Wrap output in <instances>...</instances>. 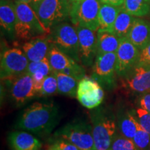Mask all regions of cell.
<instances>
[{
	"label": "cell",
	"instance_id": "cell-1",
	"mask_svg": "<svg viewBox=\"0 0 150 150\" xmlns=\"http://www.w3.org/2000/svg\"><path fill=\"white\" fill-rule=\"evenodd\" d=\"M61 119L58 105L51 102H36L22 110L16 123V128L40 136H48Z\"/></svg>",
	"mask_w": 150,
	"mask_h": 150
},
{
	"label": "cell",
	"instance_id": "cell-2",
	"mask_svg": "<svg viewBox=\"0 0 150 150\" xmlns=\"http://www.w3.org/2000/svg\"><path fill=\"white\" fill-rule=\"evenodd\" d=\"M95 150H110L117 134L115 112L107 106H99L90 113Z\"/></svg>",
	"mask_w": 150,
	"mask_h": 150
},
{
	"label": "cell",
	"instance_id": "cell-3",
	"mask_svg": "<svg viewBox=\"0 0 150 150\" xmlns=\"http://www.w3.org/2000/svg\"><path fill=\"white\" fill-rule=\"evenodd\" d=\"M31 6L48 33L56 24L70 18L72 5L67 0H42Z\"/></svg>",
	"mask_w": 150,
	"mask_h": 150
},
{
	"label": "cell",
	"instance_id": "cell-4",
	"mask_svg": "<svg viewBox=\"0 0 150 150\" xmlns=\"http://www.w3.org/2000/svg\"><path fill=\"white\" fill-rule=\"evenodd\" d=\"M54 137L63 138L81 150H95L93 127L85 119H74L58 129Z\"/></svg>",
	"mask_w": 150,
	"mask_h": 150
},
{
	"label": "cell",
	"instance_id": "cell-5",
	"mask_svg": "<svg viewBox=\"0 0 150 150\" xmlns=\"http://www.w3.org/2000/svg\"><path fill=\"white\" fill-rule=\"evenodd\" d=\"M16 13V38L29 40L32 38L48 33L43 27L36 13L29 4L15 1Z\"/></svg>",
	"mask_w": 150,
	"mask_h": 150
},
{
	"label": "cell",
	"instance_id": "cell-6",
	"mask_svg": "<svg viewBox=\"0 0 150 150\" xmlns=\"http://www.w3.org/2000/svg\"><path fill=\"white\" fill-rule=\"evenodd\" d=\"M49 35L52 44L75 61L81 63L79 36L76 27L67 22H61L52 28Z\"/></svg>",
	"mask_w": 150,
	"mask_h": 150
},
{
	"label": "cell",
	"instance_id": "cell-7",
	"mask_svg": "<svg viewBox=\"0 0 150 150\" xmlns=\"http://www.w3.org/2000/svg\"><path fill=\"white\" fill-rule=\"evenodd\" d=\"M116 58V52L97 54L93 65L91 77L106 91H111L117 86Z\"/></svg>",
	"mask_w": 150,
	"mask_h": 150
},
{
	"label": "cell",
	"instance_id": "cell-8",
	"mask_svg": "<svg viewBox=\"0 0 150 150\" xmlns=\"http://www.w3.org/2000/svg\"><path fill=\"white\" fill-rule=\"evenodd\" d=\"M100 0H80L72 5L70 20L75 26L97 31L99 29V13Z\"/></svg>",
	"mask_w": 150,
	"mask_h": 150
},
{
	"label": "cell",
	"instance_id": "cell-9",
	"mask_svg": "<svg viewBox=\"0 0 150 150\" xmlns=\"http://www.w3.org/2000/svg\"><path fill=\"white\" fill-rule=\"evenodd\" d=\"M3 81L6 86L9 99L16 107H21L37 97L32 76L28 73Z\"/></svg>",
	"mask_w": 150,
	"mask_h": 150
},
{
	"label": "cell",
	"instance_id": "cell-10",
	"mask_svg": "<svg viewBox=\"0 0 150 150\" xmlns=\"http://www.w3.org/2000/svg\"><path fill=\"white\" fill-rule=\"evenodd\" d=\"M29 61L23 50L11 48L1 54V81L15 78L27 73Z\"/></svg>",
	"mask_w": 150,
	"mask_h": 150
},
{
	"label": "cell",
	"instance_id": "cell-11",
	"mask_svg": "<svg viewBox=\"0 0 150 150\" xmlns=\"http://www.w3.org/2000/svg\"><path fill=\"white\" fill-rule=\"evenodd\" d=\"M120 81L123 89L129 93L140 95L150 91V64L138 63Z\"/></svg>",
	"mask_w": 150,
	"mask_h": 150
},
{
	"label": "cell",
	"instance_id": "cell-12",
	"mask_svg": "<svg viewBox=\"0 0 150 150\" xmlns=\"http://www.w3.org/2000/svg\"><path fill=\"white\" fill-rule=\"evenodd\" d=\"M104 98V88L97 81L88 76L79 81L76 99L83 107L93 110L100 106Z\"/></svg>",
	"mask_w": 150,
	"mask_h": 150
},
{
	"label": "cell",
	"instance_id": "cell-13",
	"mask_svg": "<svg viewBox=\"0 0 150 150\" xmlns=\"http://www.w3.org/2000/svg\"><path fill=\"white\" fill-rule=\"evenodd\" d=\"M140 50L127 37L122 38L116 52V72L120 79L125 76L139 61Z\"/></svg>",
	"mask_w": 150,
	"mask_h": 150
},
{
	"label": "cell",
	"instance_id": "cell-14",
	"mask_svg": "<svg viewBox=\"0 0 150 150\" xmlns=\"http://www.w3.org/2000/svg\"><path fill=\"white\" fill-rule=\"evenodd\" d=\"M76 29L79 36L81 63L84 67H91L97 56V31L81 26H76Z\"/></svg>",
	"mask_w": 150,
	"mask_h": 150
},
{
	"label": "cell",
	"instance_id": "cell-15",
	"mask_svg": "<svg viewBox=\"0 0 150 150\" xmlns=\"http://www.w3.org/2000/svg\"><path fill=\"white\" fill-rule=\"evenodd\" d=\"M51 41L49 33L32 38L22 46V50L29 62L40 61L47 58Z\"/></svg>",
	"mask_w": 150,
	"mask_h": 150
},
{
	"label": "cell",
	"instance_id": "cell-16",
	"mask_svg": "<svg viewBox=\"0 0 150 150\" xmlns=\"http://www.w3.org/2000/svg\"><path fill=\"white\" fill-rule=\"evenodd\" d=\"M8 141L11 150H40L42 143L31 133L16 130L9 133Z\"/></svg>",
	"mask_w": 150,
	"mask_h": 150
},
{
	"label": "cell",
	"instance_id": "cell-17",
	"mask_svg": "<svg viewBox=\"0 0 150 150\" xmlns=\"http://www.w3.org/2000/svg\"><path fill=\"white\" fill-rule=\"evenodd\" d=\"M115 115L118 132L126 138L133 139L139 124L132 110L125 106H119L115 111Z\"/></svg>",
	"mask_w": 150,
	"mask_h": 150
},
{
	"label": "cell",
	"instance_id": "cell-18",
	"mask_svg": "<svg viewBox=\"0 0 150 150\" xmlns=\"http://www.w3.org/2000/svg\"><path fill=\"white\" fill-rule=\"evenodd\" d=\"M16 13L15 4L12 1H0V24L1 30L11 40L16 38Z\"/></svg>",
	"mask_w": 150,
	"mask_h": 150
},
{
	"label": "cell",
	"instance_id": "cell-19",
	"mask_svg": "<svg viewBox=\"0 0 150 150\" xmlns=\"http://www.w3.org/2000/svg\"><path fill=\"white\" fill-rule=\"evenodd\" d=\"M127 38L141 50L150 42V22L136 18Z\"/></svg>",
	"mask_w": 150,
	"mask_h": 150
},
{
	"label": "cell",
	"instance_id": "cell-20",
	"mask_svg": "<svg viewBox=\"0 0 150 150\" xmlns=\"http://www.w3.org/2000/svg\"><path fill=\"white\" fill-rule=\"evenodd\" d=\"M47 59L53 72H62L78 63L64 52L61 51L52 42L48 52Z\"/></svg>",
	"mask_w": 150,
	"mask_h": 150
},
{
	"label": "cell",
	"instance_id": "cell-21",
	"mask_svg": "<svg viewBox=\"0 0 150 150\" xmlns=\"http://www.w3.org/2000/svg\"><path fill=\"white\" fill-rule=\"evenodd\" d=\"M97 38V54L117 52L120 43L121 38L109 31L98 30Z\"/></svg>",
	"mask_w": 150,
	"mask_h": 150
},
{
	"label": "cell",
	"instance_id": "cell-22",
	"mask_svg": "<svg viewBox=\"0 0 150 150\" xmlns=\"http://www.w3.org/2000/svg\"><path fill=\"white\" fill-rule=\"evenodd\" d=\"M120 7L102 3L99 13V30L112 33L114 24L120 11Z\"/></svg>",
	"mask_w": 150,
	"mask_h": 150
},
{
	"label": "cell",
	"instance_id": "cell-23",
	"mask_svg": "<svg viewBox=\"0 0 150 150\" xmlns=\"http://www.w3.org/2000/svg\"><path fill=\"white\" fill-rule=\"evenodd\" d=\"M58 83V93L71 98H76L78 85L79 81L65 73L54 72Z\"/></svg>",
	"mask_w": 150,
	"mask_h": 150
},
{
	"label": "cell",
	"instance_id": "cell-24",
	"mask_svg": "<svg viewBox=\"0 0 150 150\" xmlns=\"http://www.w3.org/2000/svg\"><path fill=\"white\" fill-rule=\"evenodd\" d=\"M136 18L131 16L126 11L120 7V11L116 18L112 29V33L119 38H125L127 36L130 29L132 27Z\"/></svg>",
	"mask_w": 150,
	"mask_h": 150
},
{
	"label": "cell",
	"instance_id": "cell-25",
	"mask_svg": "<svg viewBox=\"0 0 150 150\" xmlns=\"http://www.w3.org/2000/svg\"><path fill=\"white\" fill-rule=\"evenodd\" d=\"M122 7L134 17L145 16L150 12V3L147 0H125Z\"/></svg>",
	"mask_w": 150,
	"mask_h": 150
},
{
	"label": "cell",
	"instance_id": "cell-26",
	"mask_svg": "<svg viewBox=\"0 0 150 150\" xmlns=\"http://www.w3.org/2000/svg\"><path fill=\"white\" fill-rule=\"evenodd\" d=\"M58 93V83L56 76L53 72L45 76L38 97H47Z\"/></svg>",
	"mask_w": 150,
	"mask_h": 150
},
{
	"label": "cell",
	"instance_id": "cell-27",
	"mask_svg": "<svg viewBox=\"0 0 150 150\" xmlns=\"http://www.w3.org/2000/svg\"><path fill=\"white\" fill-rule=\"evenodd\" d=\"M110 150H140L132 139L122 136L119 132L112 140Z\"/></svg>",
	"mask_w": 150,
	"mask_h": 150
},
{
	"label": "cell",
	"instance_id": "cell-28",
	"mask_svg": "<svg viewBox=\"0 0 150 150\" xmlns=\"http://www.w3.org/2000/svg\"><path fill=\"white\" fill-rule=\"evenodd\" d=\"M36 72L42 73L45 76H48L53 72L47 58L40 61L29 62L27 69L28 74L32 76Z\"/></svg>",
	"mask_w": 150,
	"mask_h": 150
},
{
	"label": "cell",
	"instance_id": "cell-29",
	"mask_svg": "<svg viewBox=\"0 0 150 150\" xmlns=\"http://www.w3.org/2000/svg\"><path fill=\"white\" fill-rule=\"evenodd\" d=\"M131 110L140 126L150 134V112L138 105H136Z\"/></svg>",
	"mask_w": 150,
	"mask_h": 150
},
{
	"label": "cell",
	"instance_id": "cell-30",
	"mask_svg": "<svg viewBox=\"0 0 150 150\" xmlns=\"http://www.w3.org/2000/svg\"><path fill=\"white\" fill-rule=\"evenodd\" d=\"M132 140L140 150H150V134L140 125Z\"/></svg>",
	"mask_w": 150,
	"mask_h": 150
},
{
	"label": "cell",
	"instance_id": "cell-31",
	"mask_svg": "<svg viewBox=\"0 0 150 150\" xmlns=\"http://www.w3.org/2000/svg\"><path fill=\"white\" fill-rule=\"evenodd\" d=\"M47 150H81L70 142L61 138L54 137L50 140Z\"/></svg>",
	"mask_w": 150,
	"mask_h": 150
},
{
	"label": "cell",
	"instance_id": "cell-32",
	"mask_svg": "<svg viewBox=\"0 0 150 150\" xmlns=\"http://www.w3.org/2000/svg\"><path fill=\"white\" fill-rule=\"evenodd\" d=\"M60 72H63L67 75H70V76H72V77L76 79L78 81H80L84 76H86L85 69L83 68L82 65L79 64V63H77L76 65H73V66L70 67H68V68L65 69V70Z\"/></svg>",
	"mask_w": 150,
	"mask_h": 150
},
{
	"label": "cell",
	"instance_id": "cell-33",
	"mask_svg": "<svg viewBox=\"0 0 150 150\" xmlns=\"http://www.w3.org/2000/svg\"><path fill=\"white\" fill-rule=\"evenodd\" d=\"M136 105L150 112V91L140 94L137 98Z\"/></svg>",
	"mask_w": 150,
	"mask_h": 150
},
{
	"label": "cell",
	"instance_id": "cell-34",
	"mask_svg": "<svg viewBox=\"0 0 150 150\" xmlns=\"http://www.w3.org/2000/svg\"><path fill=\"white\" fill-rule=\"evenodd\" d=\"M32 78L35 91L37 94V97H38L39 94H40L41 90H42V84L45 76V75L42 73L36 72L32 75Z\"/></svg>",
	"mask_w": 150,
	"mask_h": 150
},
{
	"label": "cell",
	"instance_id": "cell-35",
	"mask_svg": "<svg viewBox=\"0 0 150 150\" xmlns=\"http://www.w3.org/2000/svg\"><path fill=\"white\" fill-rule=\"evenodd\" d=\"M138 63L150 64V42L140 50Z\"/></svg>",
	"mask_w": 150,
	"mask_h": 150
},
{
	"label": "cell",
	"instance_id": "cell-36",
	"mask_svg": "<svg viewBox=\"0 0 150 150\" xmlns=\"http://www.w3.org/2000/svg\"><path fill=\"white\" fill-rule=\"evenodd\" d=\"M124 1L125 0H100L102 4H107L115 6H122L124 4Z\"/></svg>",
	"mask_w": 150,
	"mask_h": 150
},
{
	"label": "cell",
	"instance_id": "cell-37",
	"mask_svg": "<svg viewBox=\"0 0 150 150\" xmlns=\"http://www.w3.org/2000/svg\"><path fill=\"white\" fill-rule=\"evenodd\" d=\"M17 1H20V2H23V3H26V4H30L31 2L33 1V0H17Z\"/></svg>",
	"mask_w": 150,
	"mask_h": 150
},
{
	"label": "cell",
	"instance_id": "cell-38",
	"mask_svg": "<svg viewBox=\"0 0 150 150\" xmlns=\"http://www.w3.org/2000/svg\"><path fill=\"white\" fill-rule=\"evenodd\" d=\"M67 1H68V2L70 3L71 5H72V4H75V3L78 2V1H80V0H67Z\"/></svg>",
	"mask_w": 150,
	"mask_h": 150
},
{
	"label": "cell",
	"instance_id": "cell-39",
	"mask_svg": "<svg viewBox=\"0 0 150 150\" xmlns=\"http://www.w3.org/2000/svg\"><path fill=\"white\" fill-rule=\"evenodd\" d=\"M42 1V0H33V1L31 4H37V3L40 2V1Z\"/></svg>",
	"mask_w": 150,
	"mask_h": 150
},
{
	"label": "cell",
	"instance_id": "cell-40",
	"mask_svg": "<svg viewBox=\"0 0 150 150\" xmlns=\"http://www.w3.org/2000/svg\"><path fill=\"white\" fill-rule=\"evenodd\" d=\"M147 1H149V2L150 3V0H147Z\"/></svg>",
	"mask_w": 150,
	"mask_h": 150
},
{
	"label": "cell",
	"instance_id": "cell-41",
	"mask_svg": "<svg viewBox=\"0 0 150 150\" xmlns=\"http://www.w3.org/2000/svg\"><path fill=\"white\" fill-rule=\"evenodd\" d=\"M8 1H12V0H8Z\"/></svg>",
	"mask_w": 150,
	"mask_h": 150
}]
</instances>
